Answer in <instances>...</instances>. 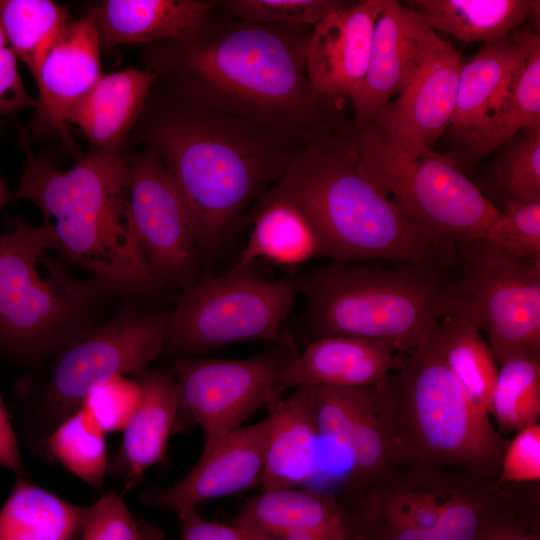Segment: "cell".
Returning a JSON list of instances; mask_svg holds the SVG:
<instances>
[{"mask_svg": "<svg viewBox=\"0 0 540 540\" xmlns=\"http://www.w3.org/2000/svg\"><path fill=\"white\" fill-rule=\"evenodd\" d=\"M313 27L241 20L215 8L178 38L148 45L155 82L202 108L250 120L301 141L351 126L343 105L318 95L306 57Z\"/></svg>", "mask_w": 540, "mask_h": 540, "instance_id": "6da1fadb", "label": "cell"}, {"mask_svg": "<svg viewBox=\"0 0 540 540\" xmlns=\"http://www.w3.org/2000/svg\"><path fill=\"white\" fill-rule=\"evenodd\" d=\"M171 174L197 250L213 252L280 180L305 141L195 105L154 82L138 122Z\"/></svg>", "mask_w": 540, "mask_h": 540, "instance_id": "7a4b0ae2", "label": "cell"}, {"mask_svg": "<svg viewBox=\"0 0 540 540\" xmlns=\"http://www.w3.org/2000/svg\"><path fill=\"white\" fill-rule=\"evenodd\" d=\"M351 127L307 139L271 189L305 211L317 232L320 256L335 262L383 259L453 268L456 246L418 225L368 176Z\"/></svg>", "mask_w": 540, "mask_h": 540, "instance_id": "3957f363", "label": "cell"}, {"mask_svg": "<svg viewBox=\"0 0 540 540\" xmlns=\"http://www.w3.org/2000/svg\"><path fill=\"white\" fill-rule=\"evenodd\" d=\"M26 163L14 198L55 218V251L88 271L107 290L147 291L159 284L128 216V157L96 148L69 170L36 156L20 131Z\"/></svg>", "mask_w": 540, "mask_h": 540, "instance_id": "277c9868", "label": "cell"}, {"mask_svg": "<svg viewBox=\"0 0 540 540\" xmlns=\"http://www.w3.org/2000/svg\"><path fill=\"white\" fill-rule=\"evenodd\" d=\"M453 268L333 261L299 279L307 301L304 324L315 339L362 338L408 355L453 309Z\"/></svg>", "mask_w": 540, "mask_h": 540, "instance_id": "5b68a950", "label": "cell"}, {"mask_svg": "<svg viewBox=\"0 0 540 540\" xmlns=\"http://www.w3.org/2000/svg\"><path fill=\"white\" fill-rule=\"evenodd\" d=\"M402 466L343 505L371 540H483L530 506L511 486L473 472Z\"/></svg>", "mask_w": 540, "mask_h": 540, "instance_id": "8992f818", "label": "cell"}, {"mask_svg": "<svg viewBox=\"0 0 540 540\" xmlns=\"http://www.w3.org/2000/svg\"><path fill=\"white\" fill-rule=\"evenodd\" d=\"M383 384L402 465L419 462L496 481L507 440L466 394L431 333Z\"/></svg>", "mask_w": 540, "mask_h": 540, "instance_id": "52a82bcc", "label": "cell"}, {"mask_svg": "<svg viewBox=\"0 0 540 540\" xmlns=\"http://www.w3.org/2000/svg\"><path fill=\"white\" fill-rule=\"evenodd\" d=\"M57 235L50 220L33 226L16 218L0 236V345L32 360L77 337L75 325L107 291L96 280L75 278L47 256Z\"/></svg>", "mask_w": 540, "mask_h": 540, "instance_id": "ba28073f", "label": "cell"}, {"mask_svg": "<svg viewBox=\"0 0 540 540\" xmlns=\"http://www.w3.org/2000/svg\"><path fill=\"white\" fill-rule=\"evenodd\" d=\"M351 139L364 171L413 221L455 246L484 240L500 212L456 160L430 150L411 157L375 122L353 124Z\"/></svg>", "mask_w": 540, "mask_h": 540, "instance_id": "9c48e42d", "label": "cell"}, {"mask_svg": "<svg viewBox=\"0 0 540 540\" xmlns=\"http://www.w3.org/2000/svg\"><path fill=\"white\" fill-rule=\"evenodd\" d=\"M166 317L126 310L59 349L40 395L24 407L27 441L35 451L89 393L118 375H135L164 351Z\"/></svg>", "mask_w": 540, "mask_h": 540, "instance_id": "30bf717a", "label": "cell"}, {"mask_svg": "<svg viewBox=\"0 0 540 540\" xmlns=\"http://www.w3.org/2000/svg\"><path fill=\"white\" fill-rule=\"evenodd\" d=\"M300 291L298 278L264 279L252 267L196 281L166 317L164 350L190 357L245 340L295 350L282 326Z\"/></svg>", "mask_w": 540, "mask_h": 540, "instance_id": "8fae6325", "label": "cell"}, {"mask_svg": "<svg viewBox=\"0 0 540 540\" xmlns=\"http://www.w3.org/2000/svg\"><path fill=\"white\" fill-rule=\"evenodd\" d=\"M454 305L487 335L499 364L540 351V259L516 258L485 240L456 245Z\"/></svg>", "mask_w": 540, "mask_h": 540, "instance_id": "7c38bea8", "label": "cell"}, {"mask_svg": "<svg viewBox=\"0 0 540 540\" xmlns=\"http://www.w3.org/2000/svg\"><path fill=\"white\" fill-rule=\"evenodd\" d=\"M297 354L279 345L238 360L178 357L173 364L177 393L173 432L199 425L204 433L201 456L206 455L258 409L280 397V375Z\"/></svg>", "mask_w": 540, "mask_h": 540, "instance_id": "4fadbf2b", "label": "cell"}, {"mask_svg": "<svg viewBox=\"0 0 540 540\" xmlns=\"http://www.w3.org/2000/svg\"><path fill=\"white\" fill-rule=\"evenodd\" d=\"M128 216L158 282L184 289L196 282L197 247L178 188L150 147L128 157Z\"/></svg>", "mask_w": 540, "mask_h": 540, "instance_id": "5bb4252c", "label": "cell"}, {"mask_svg": "<svg viewBox=\"0 0 540 540\" xmlns=\"http://www.w3.org/2000/svg\"><path fill=\"white\" fill-rule=\"evenodd\" d=\"M462 66L458 51L439 37L397 98L372 122L411 157L433 150L451 124Z\"/></svg>", "mask_w": 540, "mask_h": 540, "instance_id": "9a60e30c", "label": "cell"}, {"mask_svg": "<svg viewBox=\"0 0 540 540\" xmlns=\"http://www.w3.org/2000/svg\"><path fill=\"white\" fill-rule=\"evenodd\" d=\"M438 39L413 9L386 0L376 21L366 75L349 98L353 124L372 122L412 78Z\"/></svg>", "mask_w": 540, "mask_h": 540, "instance_id": "2e32d148", "label": "cell"}, {"mask_svg": "<svg viewBox=\"0 0 540 540\" xmlns=\"http://www.w3.org/2000/svg\"><path fill=\"white\" fill-rule=\"evenodd\" d=\"M100 42L93 15L70 20L46 54L35 80L39 96L34 132H51L69 152L78 153L67 115L101 77Z\"/></svg>", "mask_w": 540, "mask_h": 540, "instance_id": "e0dca14e", "label": "cell"}, {"mask_svg": "<svg viewBox=\"0 0 540 540\" xmlns=\"http://www.w3.org/2000/svg\"><path fill=\"white\" fill-rule=\"evenodd\" d=\"M271 420L230 432L189 473L166 489H154L142 500L179 513L203 501L232 495L259 483L264 467Z\"/></svg>", "mask_w": 540, "mask_h": 540, "instance_id": "ac0fdd59", "label": "cell"}, {"mask_svg": "<svg viewBox=\"0 0 540 540\" xmlns=\"http://www.w3.org/2000/svg\"><path fill=\"white\" fill-rule=\"evenodd\" d=\"M386 0H362L312 28L306 69L313 90L344 104L366 75L377 18Z\"/></svg>", "mask_w": 540, "mask_h": 540, "instance_id": "d6986e66", "label": "cell"}, {"mask_svg": "<svg viewBox=\"0 0 540 540\" xmlns=\"http://www.w3.org/2000/svg\"><path fill=\"white\" fill-rule=\"evenodd\" d=\"M372 340L326 336L314 339L287 364L277 384L278 396L313 386L365 387L383 382L406 355Z\"/></svg>", "mask_w": 540, "mask_h": 540, "instance_id": "ffe728a7", "label": "cell"}, {"mask_svg": "<svg viewBox=\"0 0 540 540\" xmlns=\"http://www.w3.org/2000/svg\"><path fill=\"white\" fill-rule=\"evenodd\" d=\"M342 451L348 461L344 505L388 479L402 466L390 402L383 382L354 387Z\"/></svg>", "mask_w": 540, "mask_h": 540, "instance_id": "44dd1931", "label": "cell"}, {"mask_svg": "<svg viewBox=\"0 0 540 540\" xmlns=\"http://www.w3.org/2000/svg\"><path fill=\"white\" fill-rule=\"evenodd\" d=\"M133 378L140 387L141 399L107 469V473L123 479L127 488H132L150 467L163 461L177 414L173 371L146 369Z\"/></svg>", "mask_w": 540, "mask_h": 540, "instance_id": "7402d4cb", "label": "cell"}, {"mask_svg": "<svg viewBox=\"0 0 540 540\" xmlns=\"http://www.w3.org/2000/svg\"><path fill=\"white\" fill-rule=\"evenodd\" d=\"M155 80L156 75L146 68L101 75L70 109L68 125H77L94 148L121 153L144 112Z\"/></svg>", "mask_w": 540, "mask_h": 540, "instance_id": "603a6c76", "label": "cell"}, {"mask_svg": "<svg viewBox=\"0 0 540 540\" xmlns=\"http://www.w3.org/2000/svg\"><path fill=\"white\" fill-rule=\"evenodd\" d=\"M271 427L259 483L263 492L296 488L318 466L319 434L307 387L268 405Z\"/></svg>", "mask_w": 540, "mask_h": 540, "instance_id": "cb8c5ba5", "label": "cell"}, {"mask_svg": "<svg viewBox=\"0 0 540 540\" xmlns=\"http://www.w3.org/2000/svg\"><path fill=\"white\" fill-rule=\"evenodd\" d=\"M523 55L518 28L503 40L485 44L463 64L450 126L470 149L486 131Z\"/></svg>", "mask_w": 540, "mask_h": 540, "instance_id": "d4e9b609", "label": "cell"}, {"mask_svg": "<svg viewBox=\"0 0 540 540\" xmlns=\"http://www.w3.org/2000/svg\"><path fill=\"white\" fill-rule=\"evenodd\" d=\"M216 0H106L91 14L100 46H146L180 37L198 25Z\"/></svg>", "mask_w": 540, "mask_h": 540, "instance_id": "484cf974", "label": "cell"}, {"mask_svg": "<svg viewBox=\"0 0 540 540\" xmlns=\"http://www.w3.org/2000/svg\"><path fill=\"white\" fill-rule=\"evenodd\" d=\"M233 524L272 540L284 534L309 530H357L352 515L336 495L296 488L262 491L244 503Z\"/></svg>", "mask_w": 540, "mask_h": 540, "instance_id": "4316f807", "label": "cell"}, {"mask_svg": "<svg viewBox=\"0 0 540 540\" xmlns=\"http://www.w3.org/2000/svg\"><path fill=\"white\" fill-rule=\"evenodd\" d=\"M316 256L320 241L305 211L270 189L258 202L248 242L230 271L251 268L258 259L293 266Z\"/></svg>", "mask_w": 540, "mask_h": 540, "instance_id": "83f0119b", "label": "cell"}, {"mask_svg": "<svg viewBox=\"0 0 540 540\" xmlns=\"http://www.w3.org/2000/svg\"><path fill=\"white\" fill-rule=\"evenodd\" d=\"M408 6L435 32L463 42L507 38L531 15L535 0H414Z\"/></svg>", "mask_w": 540, "mask_h": 540, "instance_id": "f1b7e54d", "label": "cell"}, {"mask_svg": "<svg viewBox=\"0 0 540 540\" xmlns=\"http://www.w3.org/2000/svg\"><path fill=\"white\" fill-rule=\"evenodd\" d=\"M85 510L17 477L0 510V540H76Z\"/></svg>", "mask_w": 540, "mask_h": 540, "instance_id": "f546056e", "label": "cell"}, {"mask_svg": "<svg viewBox=\"0 0 540 540\" xmlns=\"http://www.w3.org/2000/svg\"><path fill=\"white\" fill-rule=\"evenodd\" d=\"M479 327L457 310H451L431 335L459 384L472 402L489 413L498 374L497 362Z\"/></svg>", "mask_w": 540, "mask_h": 540, "instance_id": "4dcf8cb0", "label": "cell"}, {"mask_svg": "<svg viewBox=\"0 0 540 540\" xmlns=\"http://www.w3.org/2000/svg\"><path fill=\"white\" fill-rule=\"evenodd\" d=\"M519 32L524 55L486 131L470 149L476 156H484L522 130L540 124V37L526 27Z\"/></svg>", "mask_w": 540, "mask_h": 540, "instance_id": "1f68e13d", "label": "cell"}, {"mask_svg": "<svg viewBox=\"0 0 540 540\" xmlns=\"http://www.w3.org/2000/svg\"><path fill=\"white\" fill-rule=\"evenodd\" d=\"M69 21L68 8L50 0H0V23L8 46L34 78Z\"/></svg>", "mask_w": 540, "mask_h": 540, "instance_id": "d6a6232c", "label": "cell"}, {"mask_svg": "<svg viewBox=\"0 0 540 540\" xmlns=\"http://www.w3.org/2000/svg\"><path fill=\"white\" fill-rule=\"evenodd\" d=\"M502 432H518L540 416V351L513 354L499 363L489 415Z\"/></svg>", "mask_w": 540, "mask_h": 540, "instance_id": "836d02e7", "label": "cell"}, {"mask_svg": "<svg viewBox=\"0 0 540 540\" xmlns=\"http://www.w3.org/2000/svg\"><path fill=\"white\" fill-rule=\"evenodd\" d=\"M47 454L96 490H102L108 469L105 433L81 407L46 437Z\"/></svg>", "mask_w": 540, "mask_h": 540, "instance_id": "e575fe53", "label": "cell"}, {"mask_svg": "<svg viewBox=\"0 0 540 540\" xmlns=\"http://www.w3.org/2000/svg\"><path fill=\"white\" fill-rule=\"evenodd\" d=\"M351 4L341 0H223L220 9L232 17L265 25L313 27Z\"/></svg>", "mask_w": 540, "mask_h": 540, "instance_id": "d590c367", "label": "cell"}, {"mask_svg": "<svg viewBox=\"0 0 540 540\" xmlns=\"http://www.w3.org/2000/svg\"><path fill=\"white\" fill-rule=\"evenodd\" d=\"M506 144L499 182L507 199L540 202V124L522 130Z\"/></svg>", "mask_w": 540, "mask_h": 540, "instance_id": "8d00e7d4", "label": "cell"}, {"mask_svg": "<svg viewBox=\"0 0 540 540\" xmlns=\"http://www.w3.org/2000/svg\"><path fill=\"white\" fill-rule=\"evenodd\" d=\"M500 218L484 239L504 254L540 259V202L506 199Z\"/></svg>", "mask_w": 540, "mask_h": 540, "instance_id": "74e56055", "label": "cell"}, {"mask_svg": "<svg viewBox=\"0 0 540 540\" xmlns=\"http://www.w3.org/2000/svg\"><path fill=\"white\" fill-rule=\"evenodd\" d=\"M141 399L134 378L115 376L93 389L82 407L104 433L123 431Z\"/></svg>", "mask_w": 540, "mask_h": 540, "instance_id": "f35d334b", "label": "cell"}, {"mask_svg": "<svg viewBox=\"0 0 540 540\" xmlns=\"http://www.w3.org/2000/svg\"><path fill=\"white\" fill-rule=\"evenodd\" d=\"M81 540H142V523L129 511L122 495L110 491L86 507Z\"/></svg>", "mask_w": 540, "mask_h": 540, "instance_id": "ab89813d", "label": "cell"}, {"mask_svg": "<svg viewBox=\"0 0 540 540\" xmlns=\"http://www.w3.org/2000/svg\"><path fill=\"white\" fill-rule=\"evenodd\" d=\"M540 481V425L534 423L518 432L504 449L496 484L512 486Z\"/></svg>", "mask_w": 540, "mask_h": 540, "instance_id": "60d3db41", "label": "cell"}, {"mask_svg": "<svg viewBox=\"0 0 540 540\" xmlns=\"http://www.w3.org/2000/svg\"><path fill=\"white\" fill-rule=\"evenodd\" d=\"M36 105L37 101L25 89L17 58L8 46L0 23V116L13 117Z\"/></svg>", "mask_w": 540, "mask_h": 540, "instance_id": "b9f144b4", "label": "cell"}, {"mask_svg": "<svg viewBox=\"0 0 540 540\" xmlns=\"http://www.w3.org/2000/svg\"><path fill=\"white\" fill-rule=\"evenodd\" d=\"M177 514L181 523L182 540H272L246 527L207 521L196 508Z\"/></svg>", "mask_w": 540, "mask_h": 540, "instance_id": "7bdbcfd3", "label": "cell"}, {"mask_svg": "<svg viewBox=\"0 0 540 540\" xmlns=\"http://www.w3.org/2000/svg\"><path fill=\"white\" fill-rule=\"evenodd\" d=\"M536 505L508 519L483 540H540Z\"/></svg>", "mask_w": 540, "mask_h": 540, "instance_id": "ee69618b", "label": "cell"}, {"mask_svg": "<svg viewBox=\"0 0 540 540\" xmlns=\"http://www.w3.org/2000/svg\"><path fill=\"white\" fill-rule=\"evenodd\" d=\"M0 466L13 471L17 477H26L17 437L9 413L0 394Z\"/></svg>", "mask_w": 540, "mask_h": 540, "instance_id": "f6af8a7d", "label": "cell"}, {"mask_svg": "<svg viewBox=\"0 0 540 540\" xmlns=\"http://www.w3.org/2000/svg\"><path fill=\"white\" fill-rule=\"evenodd\" d=\"M356 529L309 530L284 534L275 540H351Z\"/></svg>", "mask_w": 540, "mask_h": 540, "instance_id": "bcb514c9", "label": "cell"}, {"mask_svg": "<svg viewBox=\"0 0 540 540\" xmlns=\"http://www.w3.org/2000/svg\"><path fill=\"white\" fill-rule=\"evenodd\" d=\"M142 540H164V534L158 527L143 522Z\"/></svg>", "mask_w": 540, "mask_h": 540, "instance_id": "7dc6e473", "label": "cell"}, {"mask_svg": "<svg viewBox=\"0 0 540 540\" xmlns=\"http://www.w3.org/2000/svg\"><path fill=\"white\" fill-rule=\"evenodd\" d=\"M13 198V194L9 191L5 180L0 177V211L9 203Z\"/></svg>", "mask_w": 540, "mask_h": 540, "instance_id": "c3c4849f", "label": "cell"}, {"mask_svg": "<svg viewBox=\"0 0 540 540\" xmlns=\"http://www.w3.org/2000/svg\"><path fill=\"white\" fill-rule=\"evenodd\" d=\"M351 540H371V539H369V538H367L366 536H364V535H362V534L356 532V533L354 534V536L351 538Z\"/></svg>", "mask_w": 540, "mask_h": 540, "instance_id": "681fc988", "label": "cell"}]
</instances>
